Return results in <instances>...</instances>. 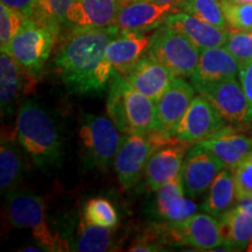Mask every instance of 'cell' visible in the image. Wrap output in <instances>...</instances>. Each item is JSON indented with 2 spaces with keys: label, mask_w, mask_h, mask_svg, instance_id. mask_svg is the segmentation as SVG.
I'll use <instances>...</instances> for the list:
<instances>
[{
  "label": "cell",
  "mask_w": 252,
  "mask_h": 252,
  "mask_svg": "<svg viewBox=\"0 0 252 252\" xmlns=\"http://www.w3.org/2000/svg\"><path fill=\"white\" fill-rule=\"evenodd\" d=\"M116 25L106 27L71 28L55 55V65L70 93L98 94L109 88L112 67L105 49L121 33Z\"/></svg>",
  "instance_id": "obj_1"
},
{
  "label": "cell",
  "mask_w": 252,
  "mask_h": 252,
  "mask_svg": "<svg viewBox=\"0 0 252 252\" xmlns=\"http://www.w3.org/2000/svg\"><path fill=\"white\" fill-rule=\"evenodd\" d=\"M17 140L40 169L54 168L62 157V137L52 112L37 100H24L17 112Z\"/></svg>",
  "instance_id": "obj_2"
},
{
  "label": "cell",
  "mask_w": 252,
  "mask_h": 252,
  "mask_svg": "<svg viewBox=\"0 0 252 252\" xmlns=\"http://www.w3.org/2000/svg\"><path fill=\"white\" fill-rule=\"evenodd\" d=\"M106 111L123 134H149L156 130L157 103L115 70L109 84Z\"/></svg>",
  "instance_id": "obj_3"
},
{
  "label": "cell",
  "mask_w": 252,
  "mask_h": 252,
  "mask_svg": "<svg viewBox=\"0 0 252 252\" xmlns=\"http://www.w3.org/2000/svg\"><path fill=\"white\" fill-rule=\"evenodd\" d=\"M150 231L163 244L186 245L204 251H215L224 247L220 220L207 213H196L181 222L158 223Z\"/></svg>",
  "instance_id": "obj_4"
},
{
  "label": "cell",
  "mask_w": 252,
  "mask_h": 252,
  "mask_svg": "<svg viewBox=\"0 0 252 252\" xmlns=\"http://www.w3.org/2000/svg\"><path fill=\"white\" fill-rule=\"evenodd\" d=\"M6 219L14 228L30 229L43 250H64L60 238L53 234L46 216L45 200L32 191L13 189L5 195Z\"/></svg>",
  "instance_id": "obj_5"
},
{
  "label": "cell",
  "mask_w": 252,
  "mask_h": 252,
  "mask_svg": "<svg viewBox=\"0 0 252 252\" xmlns=\"http://www.w3.org/2000/svg\"><path fill=\"white\" fill-rule=\"evenodd\" d=\"M59 37V33L52 27L27 18L20 31L13 36L1 52L13 58L19 64L34 76H37Z\"/></svg>",
  "instance_id": "obj_6"
},
{
  "label": "cell",
  "mask_w": 252,
  "mask_h": 252,
  "mask_svg": "<svg viewBox=\"0 0 252 252\" xmlns=\"http://www.w3.org/2000/svg\"><path fill=\"white\" fill-rule=\"evenodd\" d=\"M117 126L110 117L87 113L81 121V153L89 169H106L117 153L121 139Z\"/></svg>",
  "instance_id": "obj_7"
},
{
  "label": "cell",
  "mask_w": 252,
  "mask_h": 252,
  "mask_svg": "<svg viewBox=\"0 0 252 252\" xmlns=\"http://www.w3.org/2000/svg\"><path fill=\"white\" fill-rule=\"evenodd\" d=\"M178 141L161 132L149 134H124L115 157V171L121 187L127 190L139 181L153 152L163 145Z\"/></svg>",
  "instance_id": "obj_8"
},
{
  "label": "cell",
  "mask_w": 252,
  "mask_h": 252,
  "mask_svg": "<svg viewBox=\"0 0 252 252\" xmlns=\"http://www.w3.org/2000/svg\"><path fill=\"white\" fill-rule=\"evenodd\" d=\"M147 54L166 65L175 77H190L196 69L201 50L174 28L163 24L154 32Z\"/></svg>",
  "instance_id": "obj_9"
},
{
  "label": "cell",
  "mask_w": 252,
  "mask_h": 252,
  "mask_svg": "<svg viewBox=\"0 0 252 252\" xmlns=\"http://www.w3.org/2000/svg\"><path fill=\"white\" fill-rule=\"evenodd\" d=\"M194 88L213 104L228 124L242 126L252 122V109L237 78L195 84Z\"/></svg>",
  "instance_id": "obj_10"
},
{
  "label": "cell",
  "mask_w": 252,
  "mask_h": 252,
  "mask_svg": "<svg viewBox=\"0 0 252 252\" xmlns=\"http://www.w3.org/2000/svg\"><path fill=\"white\" fill-rule=\"evenodd\" d=\"M225 126H228L225 119L206 97L198 94L179 123L174 137L181 143L196 144Z\"/></svg>",
  "instance_id": "obj_11"
},
{
  "label": "cell",
  "mask_w": 252,
  "mask_h": 252,
  "mask_svg": "<svg viewBox=\"0 0 252 252\" xmlns=\"http://www.w3.org/2000/svg\"><path fill=\"white\" fill-rule=\"evenodd\" d=\"M223 168L224 163L215 154L195 144L187 151L181 169L186 195L195 198L206 193Z\"/></svg>",
  "instance_id": "obj_12"
},
{
  "label": "cell",
  "mask_w": 252,
  "mask_h": 252,
  "mask_svg": "<svg viewBox=\"0 0 252 252\" xmlns=\"http://www.w3.org/2000/svg\"><path fill=\"white\" fill-rule=\"evenodd\" d=\"M195 88L184 77H175L157 103L156 130L167 137L175 138L178 125L193 102Z\"/></svg>",
  "instance_id": "obj_13"
},
{
  "label": "cell",
  "mask_w": 252,
  "mask_h": 252,
  "mask_svg": "<svg viewBox=\"0 0 252 252\" xmlns=\"http://www.w3.org/2000/svg\"><path fill=\"white\" fill-rule=\"evenodd\" d=\"M174 9V4H157L150 0H122L116 26L121 31L149 32L159 26Z\"/></svg>",
  "instance_id": "obj_14"
},
{
  "label": "cell",
  "mask_w": 252,
  "mask_h": 252,
  "mask_svg": "<svg viewBox=\"0 0 252 252\" xmlns=\"http://www.w3.org/2000/svg\"><path fill=\"white\" fill-rule=\"evenodd\" d=\"M188 144L174 141L159 147L150 157L145 167L146 182L152 191L181 174Z\"/></svg>",
  "instance_id": "obj_15"
},
{
  "label": "cell",
  "mask_w": 252,
  "mask_h": 252,
  "mask_svg": "<svg viewBox=\"0 0 252 252\" xmlns=\"http://www.w3.org/2000/svg\"><path fill=\"white\" fill-rule=\"evenodd\" d=\"M125 78L134 89L158 103L175 76L166 65L146 53Z\"/></svg>",
  "instance_id": "obj_16"
},
{
  "label": "cell",
  "mask_w": 252,
  "mask_h": 252,
  "mask_svg": "<svg viewBox=\"0 0 252 252\" xmlns=\"http://www.w3.org/2000/svg\"><path fill=\"white\" fill-rule=\"evenodd\" d=\"M151 36L145 32L122 31L106 47V61L113 70L125 77L147 53Z\"/></svg>",
  "instance_id": "obj_17"
},
{
  "label": "cell",
  "mask_w": 252,
  "mask_h": 252,
  "mask_svg": "<svg viewBox=\"0 0 252 252\" xmlns=\"http://www.w3.org/2000/svg\"><path fill=\"white\" fill-rule=\"evenodd\" d=\"M196 144L215 154L231 171L252 154V138L230 126Z\"/></svg>",
  "instance_id": "obj_18"
},
{
  "label": "cell",
  "mask_w": 252,
  "mask_h": 252,
  "mask_svg": "<svg viewBox=\"0 0 252 252\" xmlns=\"http://www.w3.org/2000/svg\"><path fill=\"white\" fill-rule=\"evenodd\" d=\"M154 215L161 222H181L197 213V206L186 195L181 174L156 191Z\"/></svg>",
  "instance_id": "obj_19"
},
{
  "label": "cell",
  "mask_w": 252,
  "mask_h": 252,
  "mask_svg": "<svg viewBox=\"0 0 252 252\" xmlns=\"http://www.w3.org/2000/svg\"><path fill=\"white\" fill-rule=\"evenodd\" d=\"M36 76L21 67L13 58L1 52L0 55V106L1 115L13 112L17 100L34 87Z\"/></svg>",
  "instance_id": "obj_20"
},
{
  "label": "cell",
  "mask_w": 252,
  "mask_h": 252,
  "mask_svg": "<svg viewBox=\"0 0 252 252\" xmlns=\"http://www.w3.org/2000/svg\"><path fill=\"white\" fill-rule=\"evenodd\" d=\"M163 24L187 36L200 50L223 47L228 37V30L207 23L186 12H175L165 19Z\"/></svg>",
  "instance_id": "obj_21"
},
{
  "label": "cell",
  "mask_w": 252,
  "mask_h": 252,
  "mask_svg": "<svg viewBox=\"0 0 252 252\" xmlns=\"http://www.w3.org/2000/svg\"><path fill=\"white\" fill-rule=\"evenodd\" d=\"M239 67L241 63L224 46L201 50L196 69L190 76L191 84L195 86L237 78Z\"/></svg>",
  "instance_id": "obj_22"
},
{
  "label": "cell",
  "mask_w": 252,
  "mask_h": 252,
  "mask_svg": "<svg viewBox=\"0 0 252 252\" xmlns=\"http://www.w3.org/2000/svg\"><path fill=\"white\" fill-rule=\"evenodd\" d=\"M122 0H75L67 17V26L90 28L112 26Z\"/></svg>",
  "instance_id": "obj_23"
},
{
  "label": "cell",
  "mask_w": 252,
  "mask_h": 252,
  "mask_svg": "<svg viewBox=\"0 0 252 252\" xmlns=\"http://www.w3.org/2000/svg\"><path fill=\"white\" fill-rule=\"evenodd\" d=\"M224 238V247L230 251L247 250L252 239V212L243 204L235 207L219 217Z\"/></svg>",
  "instance_id": "obj_24"
},
{
  "label": "cell",
  "mask_w": 252,
  "mask_h": 252,
  "mask_svg": "<svg viewBox=\"0 0 252 252\" xmlns=\"http://www.w3.org/2000/svg\"><path fill=\"white\" fill-rule=\"evenodd\" d=\"M236 201V187L232 171L223 168L207 190L201 210L219 219Z\"/></svg>",
  "instance_id": "obj_25"
},
{
  "label": "cell",
  "mask_w": 252,
  "mask_h": 252,
  "mask_svg": "<svg viewBox=\"0 0 252 252\" xmlns=\"http://www.w3.org/2000/svg\"><path fill=\"white\" fill-rule=\"evenodd\" d=\"M24 161L21 151L9 139L8 135L2 134L0 146V190L6 195L13 189H17L23 176Z\"/></svg>",
  "instance_id": "obj_26"
},
{
  "label": "cell",
  "mask_w": 252,
  "mask_h": 252,
  "mask_svg": "<svg viewBox=\"0 0 252 252\" xmlns=\"http://www.w3.org/2000/svg\"><path fill=\"white\" fill-rule=\"evenodd\" d=\"M81 229L75 238L71 250L80 252H104L117 250V238L113 228L94 225L86 220H81Z\"/></svg>",
  "instance_id": "obj_27"
},
{
  "label": "cell",
  "mask_w": 252,
  "mask_h": 252,
  "mask_svg": "<svg viewBox=\"0 0 252 252\" xmlns=\"http://www.w3.org/2000/svg\"><path fill=\"white\" fill-rule=\"evenodd\" d=\"M178 8L220 28L228 30L222 0H180Z\"/></svg>",
  "instance_id": "obj_28"
},
{
  "label": "cell",
  "mask_w": 252,
  "mask_h": 252,
  "mask_svg": "<svg viewBox=\"0 0 252 252\" xmlns=\"http://www.w3.org/2000/svg\"><path fill=\"white\" fill-rule=\"evenodd\" d=\"M75 0H39V7L34 20L52 27L60 34L67 23V17Z\"/></svg>",
  "instance_id": "obj_29"
},
{
  "label": "cell",
  "mask_w": 252,
  "mask_h": 252,
  "mask_svg": "<svg viewBox=\"0 0 252 252\" xmlns=\"http://www.w3.org/2000/svg\"><path fill=\"white\" fill-rule=\"evenodd\" d=\"M83 216L88 223L104 228H115L119 220L113 204L103 197L90 198L84 206Z\"/></svg>",
  "instance_id": "obj_30"
},
{
  "label": "cell",
  "mask_w": 252,
  "mask_h": 252,
  "mask_svg": "<svg viewBox=\"0 0 252 252\" xmlns=\"http://www.w3.org/2000/svg\"><path fill=\"white\" fill-rule=\"evenodd\" d=\"M224 47L238 60L239 63L252 61V31L229 27Z\"/></svg>",
  "instance_id": "obj_31"
},
{
  "label": "cell",
  "mask_w": 252,
  "mask_h": 252,
  "mask_svg": "<svg viewBox=\"0 0 252 252\" xmlns=\"http://www.w3.org/2000/svg\"><path fill=\"white\" fill-rule=\"evenodd\" d=\"M228 26L252 31V2H222Z\"/></svg>",
  "instance_id": "obj_32"
},
{
  "label": "cell",
  "mask_w": 252,
  "mask_h": 252,
  "mask_svg": "<svg viewBox=\"0 0 252 252\" xmlns=\"http://www.w3.org/2000/svg\"><path fill=\"white\" fill-rule=\"evenodd\" d=\"M27 17L19 13L15 9L5 4L0 5V46L1 48L13 39L15 34L20 31Z\"/></svg>",
  "instance_id": "obj_33"
},
{
  "label": "cell",
  "mask_w": 252,
  "mask_h": 252,
  "mask_svg": "<svg viewBox=\"0 0 252 252\" xmlns=\"http://www.w3.org/2000/svg\"><path fill=\"white\" fill-rule=\"evenodd\" d=\"M236 187V201L252 197V154L232 169Z\"/></svg>",
  "instance_id": "obj_34"
},
{
  "label": "cell",
  "mask_w": 252,
  "mask_h": 252,
  "mask_svg": "<svg viewBox=\"0 0 252 252\" xmlns=\"http://www.w3.org/2000/svg\"><path fill=\"white\" fill-rule=\"evenodd\" d=\"M1 4L15 9L25 17L34 19L37 13L39 0H1Z\"/></svg>",
  "instance_id": "obj_35"
},
{
  "label": "cell",
  "mask_w": 252,
  "mask_h": 252,
  "mask_svg": "<svg viewBox=\"0 0 252 252\" xmlns=\"http://www.w3.org/2000/svg\"><path fill=\"white\" fill-rule=\"evenodd\" d=\"M238 80L241 82L245 96H247L249 104L252 109V61L241 63Z\"/></svg>",
  "instance_id": "obj_36"
},
{
  "label": "cell",
  "mask_w": 252,
  "mask_h": 252,
  "mask_svg": "<svg viewBox=\"0 0 252 252\" xmlns=\"http://www.w3.org/2000/svg\"><path fill=\"white\" fill-rule=\"evenodd\" d=\"M238 203L243 204L244 207H247L249 210H251V212H252V197L251 198H247V200L241 201V202H238Z\"/></svg>",
  "instance_id": "obj_37"
},
{
  "label": "cell",
  "mask_w": 252,
  "mask_h": 252,
  "mask_svg": "<svg viewBox=\"0 0 252 252\" xmlns=\"http://www.w3.org/2000/svg\"><path fill=\"white\" fill-rule=\"evenodd\" d=\"M150 1L157 2V4L165 5V4H174V2L176 1V0H150Z\"/></svg>",
  "instance_id": "obj_38"
},
{
  "label": "cell",
  "mask_w": 252,
  "mask_h": 252,
  "mask_svg": "<svg viewBox=\"0 0 252 252\" xmlns=\"http://www.w3.org/2000/svg\"><path fill=\"white\" fill-rule=\"evenodd\" d=\"M43 250V249H39V248H35V247H25L21 249V251H41Z\"/></svg>",
  "instance_id": "obj_39"
},
{
  "label": "cell",
  "mask_w": 252,
  "mask_h": 252,
  "mask_svg": "<svg viewBox=\"0 0 252 252\" xmlns=\"http://www.w3.org/2000/svg\"><path fill=\"white\" fill-rule=\"evenodd\" d=\"M247 251H250V252H252V239H251V242H250V243H249V245H248Z\"/></svg>",
  "instance_id": "obj_40"
}]
</instances>
